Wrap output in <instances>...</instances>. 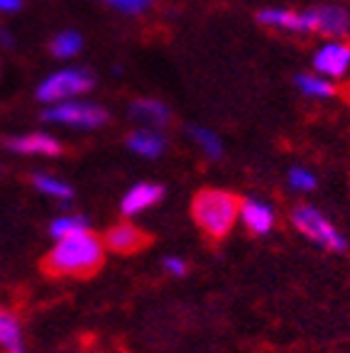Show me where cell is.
Wrapping results in <instances>:
<instances>
[{
    "mask_svg": "<svg viewBox=\"0 0 350 353\" xmlns=\"http://www.w3.org/2000/svg\"><path fill=\"white\" fill-rule=\"evenodd\" d=\"M44 121L61 123V125H74V128H99L108 123V113L105 108L96 103H86V101H61L47 108L42 113Z\"/></svg>",
    "mask_w": 350,
    "mask_h": 353,
    "instance_id": "cell-5",
    "label": "cell"
},
{
    "mask_svg": "<svg viewBox=\"0 0 350 353\" xmlns=\"http://www.w3.org/2000/svg\"><path fill=\"white\" fill-rule=\"evenodd\" d=\"M240 214V201L225 189H201L192 201V216L196 226L211 238L220 241L236 226Z\"/></svg>",
    "mask_w": 350,
    "mask_h": 353,
    "instance_id": "cell-2",
    "label": "cell"
},
{
    "mask_svg": "<svg viewBox=\"0 0 350 353\" xmlns=\"http://www.w3.org/2000/svg\"><path fill=\"white\" fill-rule=\"evenodd\" d=\"M294 83L299 86L301 94L316 96V99H329V96L336 94V88L331 86V81H326V79H318V77H311V74H299V77L294 79Z\"/></svg>",
    "mask_w": 350,
    "mask_h": 353,
    "instance_id": "cell-18",
    "label": "cell"
},
{
    "mask_svg": "<svg viewBox=\"0 0 350 353\" xmlns=\"http://www.w3.org/2000/svg\"><path fill=\"white\" fill-rule=\"evenodd\" d=\"M240 219L252 236H267L274 226V211L258 199L240 201Z\"/></svg>",
    "mask_w": 350,
    "mask_h": 353,
    "instance_id": "cell-12",
    "label": "cell"
},
{
    "mask_svg": "<svg viewBox=\"0 0 350 353\" xmlns=\"http://www.w3.org/2000/svg\"><path fill=\"white\" fill-rule=\"evenodd\" d=\"M147 243H150L147 233L140 231V228L132 226V223H118V226H113L105 233V245L121 255L137 253V250H143Z\"/></svg>",
    "mask_w": 350,
    "mask_h": 353,
    "instance_id": "cell-9",
    "label": "cell"
},
{
    "mask_svg": "<svg viewBox=\"0 0 350 353\" xmlns=\"http://www.w3.org/2000/svg\"><path fill=\"white\" fill-rule=\"evenodd\" d=\"M93 74L88 69H61L47 77L37 88V99L42 103H61L66 99L81 96L93 88Z\"/></svg>",
    "mask_w": 350,
    "mask_h": 353,
    "instance_id": "cell-4",
    "label": "cell"
},
{
    "mask_svg": "<svg viewBox=\"0 0 350 353\" xmlns=\"http://www.w3.org/2000/svg\"><path fill=\"white\" fill-rule=\"evenodd\" d=\"M291 221L299 228V233L309 238V241L318 243L321 248L331 250V253H345L348 250V241L340 236V231H336V226H331V221L313 206H296L291 211Z\"/></svg>",
    "mask_w": 350,
    "mask_h": 353,
    "instance_id": "cell-3",
    "label": "cell"
},
{
    "mask_svg": "<svg viewBox=\"0 0 350 353\" xmlns=\"http://www.w3.org/2000/svg\"><path fill=\"white\" fill-rule=\"evenodd\" d=\"M0 42H3V44H10V34H8V32H0Z\"/></svg>",
    "mask_w": 350,
    "mask_h": 353,
    "instance_id": "cell-25",
    "label": "cell"
},
{
    "mask_svg": "<svg viewBox=\"0 0 350 353\" xmlns=\"http://www.w3.org/2000/svg\"><path fill=\"white\" fill-rule=\"evenodd\" d=\"M127 148L140 154V157L154 160V157H159L167 150V140L154 128H140V130L127 135Z\"/></svg>",
    "mask_w": 350,
    "mask_h": 353,
    "instance_id": "cell-14",
    "label": "cell"
},
{
    "mask_svg": "<svg viewBox=\"0 0 350 353\" xmlns=\"http://www.w3.org/2000/svg\"><path fill=\"white\" fill-rule=\"evenodd\" d=\"M103 265V241L88 228L64 236L56 241L52 253L47 255L44 268L54 275L86 277L93 275Z\"/></svg>",
    "mask_w": 350,
    "mask_h": 353,
    "instance_id": "cell-1",
    "label": "cell"
},
{
    "mask_svg": "<svg viewBox=\"0 0 350 353\" xmlns=\"http://www.w3.org/2000/svg\"><path fill=\"white\" fill-rule=\"evenodd\" d=\"M313 66H316V72L326 74V77H343L350 66V42L323 44L313 57Z\"/></svg>",
    "mask_w": 350,
    "mask_h": 353,
    "instance_id": "cell-7",
    "label": "cell"
},
{
    "mask_svg": "<svg viewBox=\"0 0 350 353\" xmlns=\"http://www.w3.org/2000/svg\"><path fill=\"white\" fill-rule=\"evenodd\" d=\"M189 135L196 140V145L208 154V157H214L218 160L220 154H223V148H220V140L216 138L214 132L206 130V128H189Z\"/></svg>",
    "mask_w": 350,
    "mask_h": 353,
    "instance_id": "cell-20",
    "label": "cell"
},
{
    "mask_svg": "<svg viewBox=\"0 0 350 353\" xmlns=\"http://www.w3.org/2000/svg\"><path fill=\"white\" fill-rule=\"evenodd\" d=\"M34 187L39 189L42 194H50V196L59 199V201H69L74 196V189L69 187L66 182L56 179V176H50V174H34L32 176Z\"/></svg>",
    "mask_w": 350,
    "mask_h": 353,
    "instance_id": "cell-17",
    "label": "cell"
},
{
    "mask_svg": "<svg viewBox=\"0 0 350 353\" xmlns=\"http://www.w3.org/2000/svg\"><path fill=\"white\" fill-rule=\"evenodd\" d=\"M0 346L8 353H25V341H22V329L17 319L0 309Z\"/></svg>",
    "mask_w": 350,
    "mask_h": 353,
    "instance_id": "cell-15",
    "label": "cell"
},
{
    "mask_svg": "<svg viewBox=\"0 0 350 353\" xmlns=\"http://www.w3.org/2000/svg\"><path fill=\"white\" fill-rule=\"evenodd\" d=\"M108 6L118 8L123 12H130V15H137V12H145L150 6H152V0H103Z\"/></svg>",
    "mask_w": 350,
    "mask_h": 353,
    "instance_id": "cell-22",
    "label": "cell"
},
{
    "mask_svg": "<svg viewBox=\"0 0 350 353\" xmlns=\"http://www.w3.org/2000/svg\"><path fill=\"white\" fill-rule=\"evenodd\" d=\"M260 25H267V28L287 30V32H299L307 34L311 32V17L307 12H294V10H282V8H265L258 12Z\"/></svg>",
    "mask_w": 350,
    "mask_h": 353,
    "instance_id": "cell-8",
    "label": "cell"
},
{
    "mask_svg": "<svg viewBox=\"0 0 350 353\" xmlns=\"http://www.w3.org/2000/svg\"><path fill=\"white\" fill-rule=\"evenodd\" d=\"M289 184L294 189H299V192H311V189H316V176L311 172L296 167V170L289 172Z\"/></svg>",
    "mask_w": 350,
    "mask_h": 353,
    "instance_id": "cell-21",
    "label": "cell"
},
{
    "mask_svg": "<svg viewBox=\"0 0 350 353\" xmlns=\"http://www.w3.org/2000/svg\"><path fill=\"white\" fill-rule=\"evenodd\" d=\"M130 116L135 121H140L143 125L147 128H167L172 121V113L162 101H154V99H137L135 103L130 105Z\"/></svg>",
    "mask_w": 350,
    "mask_h": 353,
    "instance_id": "cell-13",
    "label": "cell"
},
{
    "mask_svg": "<svg viewBox=\"0 0 350 353\" xmlns=\"http://www.w3.org/2000/svg\"><path fill=\"white\" fill-rule=\"evenodd\" d=\"M83 228H88V221L83 219V216L66 214V216H59V219L52 221V226H50V236L59 241V238L72 236V233L83 231Z\"/></svg>",
    "mask_w": 350,
    "mask_h": 353,
    "instance_id": "cell-19",
    "label": "cell"
},
{
    "mask_svg": "<svg viewBox=\"0 0 350 353\" xmlns=\"http://www.w3.org/2000/svg\"><path fill=\"white\" fill-rule=\"evenodd\" d=\"M165 270L172 272L174 277H184L186 275V263L181 258H176V255H169V258H165Z\"/></svg>",
    "mask_w": 350,
    "mask_h": 353,
    "instance_id": "cell-23",
    "label": "cell"
},
{
    "mask_svg": "<svg viewBox=\"0 0 350 353\" xmlns=\"http://www.w3.org/2000/svg\"><path fill=\"white\" fill-rule=\"evenodd\" d=\"M311 17V32H318L323 37H345L350 32V15L340 6H318L309 10Z\"/></svg>",
    "mask_w": 350,
    "mask_h": 353,
    "instance_id": "cell-6",
    "label": "cell"
},
{
    "mask_svg": "<svg viewBox=\"0 0 350 353\" xmlns=\"http://www.w3.org/2000/svg\"><path fill=\"white\" fill-rule=\"evenodd\" d=\"M22 8V0H0V10L3 12H17Z\"/></svg>",
    "mask_w": 350,
    "mask_h": 353,
    "instance_id": "cell-24",
    "label": "cell"
},
{
    "mask_svg": "<svg viewBox=\"0 0 350 353\" xmlns=\"http://www.w3.org/2000/svg\"><path fill=\"white\" fill-rule=\"evenodd\" d=\"M165 196V187L162 184H154V182H140L130 189V192L123 196L121 201V211L123 216H135V214H143L147 211L150 206L159 204Z\"/></svg>",
    "mask_w": 350,
    "mask_h": 353,
    "instance_id": "cell-10",
    "label": "cell"
},
{
    "mask_svg": "<svg viewBox=\"0 0 350 353\" xmlns=\"http://www.w3.org/2000/svg\"><path fill=\"white\" fill-rule=\"evenodd\" d=\"M6 148L20 154H44V157H56L61 154V143L47 132H30V135H17L6 140Z\"/></svg>",
    "mask_w": 350,
    "mask_h": 353,
    "instance_id": "cell-11",
    "label": "cell"
},
{
    "mask_svg": "<svg viewBox=\"0 0 350 353\" xmlns=\"http://www.w3.org/2000/svg\"><path fill=\"white\" fill-rule=\"evenodd\" d=\"M81 50H83L81 34L72 32V30L59 32L54 39H52V54L59 57V59H72V57H76Z\"/></svg>",
    "mask_w": 350,
    "mask_h": 353,
    "instance_id": "cell-16",
    "label": "cell"
}]
</instances>
